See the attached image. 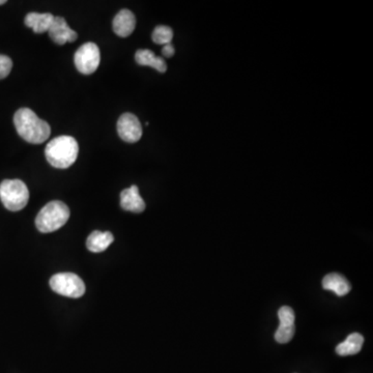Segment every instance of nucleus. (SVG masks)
I'll return each instance as SVG.
<instances>
[{
    "mask_svg": "<svg viewBox=\"0 0 373 373\" xmlns=\"http://www.w3.org/2000/svg\"><path fill=\"white\" fill-rule=\"evenodd\" d=\"M13 68V62L9 56L0 54V80L5 79L9 76Z\"/></svg>",
    "mask_w": 373,
    "mask_h": 373,
    "instance_id": "nucleus-19",
    "label": "nucleus"
},
{
    "mask_svg": "<svg viewBox=\"0 0 373 373\" xmlns=\"http://www.w3.org/2000/svg\"><path fill=\"white\" fill-rule=\"evenodd\" d=\"M50 39L57 44V45H64L66 43H73L78 38L77 32L74 31L70 26L66 24V20L62 17L54 18L53 23L51 27L48 30Z\"/></svg>",
    "mask_w": 373,
    "mask_h": 373,
    "instance_id": "nucleus-8",
    "label": "nucleus"
},
{
    "mask_svg": "<svg viewBox=\"0 0 373 373\" xmlns=\"http://www.w3.org/2000/svg\"><path fill=\"white\" fill-rule=\"evenodd\" d=\"M278 316H279L280 326H294L296 316H294V310L292 308L283 306L278 311Z\"/></svg>",
    "mask_w": 373,
    "mask_h": 373,
    "instance_id": "nucleus-18",
    "label": "nucleus"
},
{
    "mask_svg": "<svg viewBox=\"0 0 373 373\" xmlns=\"http://www.w3.org/2000/svg\"><path fill=\"white\" fill-rule=\"evenodd\" d=\"M175 47H173L171 44H167V45H165L162 49L163 55L167 58L172 57V56L175 55Z\"/></svg>",
    "mask_w": 373,
    "mask_h": 373,
    "instance_id": "nucleus-20",
    "label": "nucleus"
},
{
    "mask_svg": "<svg viewBox=\"0 0 373 373\" xmlns=\"http://www.w3.org/2000/svg\"><path fill=\"white\" fill-rule=\"evenodd\" d=\"M5 3H7L5 0H0V5H5Z\"/></svg>",
    "mask_w": 373,
    "mask_h": 373,
    "instance_id": "nucleus-21",
    "label": "nucleus"
},
{
    "mask_svg": "<svg viewBox=\"0 0 373 373\" xmlns=\"http://www.w3.org/2000/svg\"><path fill=\"white\" fill-rule=\"evenodd\" d=\"M173 38V31L170 27L165 25L157 26L153 32L152 39L158 45L171 44Z\"/></svg>",
    "mask_w": 373,
    "mask_h": 373,
    "instance_id": "nucleus-16",
    "label": "nucleus"
},
{
    "mask_svg": "<svg viewBox=\"0 0 373 373\" xmlns=\"http://www.w3.org/2000/svg\"><path fill=\"white\" fill-rule=\"evenodd\" d=\"M114 31L120 38H127L131 36L136 27V18L134 14L129 10H122L118 15L114 17Z\"/></svg>",
    "mask_w": 373,
    "mask_h": 373,
    "instance_id": "nucleus-10",
    "label": "nucleus"
},
{
    "mask_svg": "<svg viewBox=\"0 0 373 373\" xmlns=\"http://www.w3.org/2000/svg\"><path fill=\"white\" fill-rule=\"evenodd\" d=\"M135 60L140 66H152L160 73L166 72L167 64L165 60L162 57L155 55L154 52L151 50H138L135 54Z\"/></svg>",
    "mask_w": 373,
    "mask_h": 373,
    "instance_id": "nucleus-15",
    "label": "nucleus"
},
{
    "mask_svg": "<svg viewBox=\"0 0 373 373\" xmlns=\"http://www.w3.org/2000/svg\"><path fill=\"white\" fill-rule=\"evenodd\" d=\"M70 218V209L66 203L54 201L47 203L36 218V229L49 233L62 229Z\"/></svg>",
    "mask_w": 373,
    "mask_h": 373,
    "instance_id": "nucleus-3",
    "label": "nucleus"
},
{
    "mask_svg": "<svg viewBox=\"0 0 373 373\" xmlns=\"http://www.w3.org/2000/svg\"><path fill=\"white\" fill-rule=\"evenodd\" d=\"M79 145L74 137L58 136L52 139L45 149V156L50 165L58 169L72 166L78 158Z\"/></svg>",
    "mask_w": 373,
    "mask_h": 373,
    "instance_id": "nucleus-2",
    "label": "nucleus"
},
{
    "mask_svg": "<svg viewBox=\"0 0 373 373\" xmlns=\"http://www.w3.org/2000/svg\"><path fill=\"white\" fill-rule=\"evenodd\" d=\"M364 338L359 333H352L348 335V337L342 344L336 346V352L339 356H352L357 355L362 350Z\"/></svg>",
    "mask_w": 373,
    "mask_h": 373,
    "instance_id": "nucleus-14",
    "label": "nucleus"
},
{
    "mask_svg": "<svg viewBox=\"0 0 373 373\" xmlns=\"http://www.w3.org/2000/svg\"><path fill=\"white\" fill-rule=\"evenodd\" d=\"M118 133L123 140L135 143L142 136V126L136 116L125 114L118 120Z\"/></svg>",
    "mask_w": 373,
    "mask_h": 373,
    "instance_id": "nucleus-7",
    "label": "nucleus"
},
{
    "mask_svg": "<svg viewBox=\"0 0 373 373\" xmlns=\"http://www.w3.org/2000/svg\"><path fill=\"white\" fill-rule=\"evenodd\" d=\"M114 235L109 231L102 233V231H96L90 233V237H88L86 247L90 252L101 253L114 243Z\"/></svg>",
    "mask_w": 373,
    "mask_h": 373,
    "instance_id": "nucleus-13",
    "label": "nucleus"
},
{
    "mask_svg": "<svg viewBox=\"0 0 373 373\" xmlns=\"http://www.w3.org/2000/svg\"><path fill=\"white\" fill-rule=\"evenodd\" d=\"M14 124L18 134L31 144L45 142L51 134V128L29 108H21L14 116Z\"/></svg>",
    "mask_w": 373,
    "mask_h": 373,
    "instance_id": "nucleus-1",
    "label": "nucleus"
},
{
    "mask_svg": "<svg viewBox=\"0 0 373 373\" xmlns=\"http://www.w3.org/2000/svg\"><path fill=\"white\" fill-rule=\"evenodd\" d=\"M0 199L9 211H21L29 201L27 185L20 179H5L0 183Z\"/></svg>",
    "mask_w": 373,
    "mask_h": 373,
    "instance_id": "nucleus-4",
    "label": "nucleus"
},
{
    "mask_svg": "<svg viewBox=\"0 0 373 373\" xmlns=\"http://www.w3.org/2000/svg\"><path fill=\"white\" fill-rule=\"evenodd\" d=\"M52 290L68 298H81L86 294V284L76 274L60 273L50 279Z\"/></svg>",
    "mask_w": 373,
    "mask_h": 373,
    "instance_id": "nucleus-5",
    "label": "nucleus"
},
{
    "mask_svg": "<svg viewBox=\"0 0 373 373\" xmlns=\"http://www.w3.org/2000/svg\"><path fill=\"white\" fill-rule=\"evenodd\" d=\"M294 326H278L275 333V340L278 344H287L292 339L294 335Z\"/></svg>",
    "mask_w": 373,
    "mask_h": 373,
    "instance_id": "nucleus-17",
    "label": "nucleus"
},
{
    "mask_svg": "<svg viewBox=\"0 0 373 373\" xmlns=\"http://www.w3.org/2000/svg\"><path fill=\"white\" fill-rule=\"evenodd\" d=\"M54 16L50 13H29L25 17V25L32 28L36 34L48 31L54 21Z\"/></svg>",
    "mask_w": 373,
    "mask_h": 373,
    "instance_id": "nucleus-12",
    "label": "nucleus"
},
{
    "mask_svg": "<svg viewBox=\"0 0 373 373\" xmlns=\"http://www.w3.org/2000/svg\"><path fill=\"white\" fill-rule=\"evenodd\" d=\"M74 62L80 73L84 75L92 74L100 66V49L94 43L84 44L75 53Z\"/></svg>",
    "mask_w": 373,
    "mask_h": 373,
    "instance_id": "nucleus-6",
    "label": "nucleus"
},
{
    "mask_svg": "<svg viewBox=\"0 0 373 373\" xmlns=\"http://www.w3.org/2000/svg\"><path fill=\"white\" fill-rule=\"evenodd\" d=\"M322 287L326 290H332L338 296H346L352 290L350 282L344 276L338 273H331L324 276L322 279Z\"/></svg>",
    "mask_w": 373,
    "mask_h": 373,
    "instance_id": "nucleus-11",
    "label": "nucleus"
},
{
    "mask_svg": "<svg viewBox=\"0 0 373 373\" xmlns=\"http://www.w3.org/2000/svg\"><path fill=\"white\" fill-rule=\"evenodd\" d=\"M120 207L125 211H132V213L139 214L144 211L145 203L139 194L137 185H132L131 188L125 189L120 193Z\"/></svg>",
    "mask_w": 373,
    "mask_h": 373,
    "instance_id": "nucleus-9",
    "label": "nucleus"
}]
</instances>
